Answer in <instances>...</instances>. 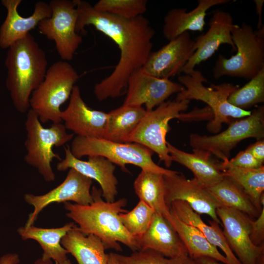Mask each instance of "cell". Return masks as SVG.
I'll return each instance as SVG.
<instances>
[{
    "instance_id": "cell-36",
    "label": "cell",
    "mask_w": 264,
    "mask_h": 264,
    "mask_svg": "<svg viewBox=\"0 0 264 264\" xmlns=\"http://www.w3.org/2000/svg\"><path fill=\"white\" fill-rule=\"evenodd\" d=\"M263 164L245 150L240 152L232 159L226 162H220V167L222 171L224 168L230 166L246 169H254L261 167L264 166Z\"/></svg>"
},
{
    "instance_id": "cell-20",
    "label": "cell",
    "mask_w": 264,
    "mask_h": 264,
    "mask_svg": "<svg viewBox=\"0 0 264 264\" xmlns=\"http://www.w3.org/2000/svg\"><path fill=\"white\" fill-rule=\"evenodd\" d=\"M22 0H2L7 10V16L0 28V47L8 48L14 43L23 38L37 26L43 20L51 17L52 10L49 3L37 1L33 13L28 17L20 15L18 7Z\"/></svg>"
},
{
    "instance_id": "cell-32",
    "label": "cell",
    "mask_w": 264,
    "mask_h": 264,
    "mask_svg": "<svg viewBox=\"0 0 264 264\" xmlns=\"http://www.w3.org/2000/svg\"><path fill=\"white\" fill-rule=\"evenodd\" d=\"M228 102L240 109H249L264 102V67L242 88L232 92Z\"/></svg>"
},
{
    "instance_id": "cell-7",
    "label": "cell",
    "mask_w": 264,
    "mask_h": 264,
    "mask_svg": "<svg viewBox=\"0 0 264 264\" xmlns=\"http://www.w3.org/2000/svg\"><path fill=\"white\" fill-rule=\"evenodd\" d=\"M74 156L80 159L85 156L98 155L119 166L124 172H129L127 164L140 167L141 170L170 175L176 171L162 168L153 160L151 150L135 143H119L104 138L76 136L70 147Z\"/></svg>"
},
{
    "instance_id": "cell-23",
    "label": "cell",
    "mask_w": 264,
    "mask_h": 264,
    "mask_svg": "<svg viewBox=\"0 0 264 264\" xmlns=\"http://www.w3.org/2000/svg\"><path fill=\"white\" fill-rule=\"evenodd\" d=\"M167 146L173 162H176L189 169L203 186L211 187L223 179L224 174L220 162L213 159L210 153L198 149H193V153H187L168 142Z\"/></svg>"
},
{
    "instance_id": "cell-16",
    "label": "cell",
    "mask_w": 264,
    "mask_h": 264,
    "mask_svg": "<svg viewBox=\"0 0 264 264\" xmlns=\"http://www.w3.org/2000/svg\"><path fill=\"white\" fill-rule=\"evenodd\" d=\"M195 51V41L186 32L152 52L142 68L153 76L170 79L182 72Z\"/></svg>"
},
{
    "instance_id": "cell-6",
    "label": "cell",
    "mask_w": 264,
    "mask_h": 264,
    "mask_svg": "<svg viewBox=\"0 0 264 264\" xmlns=\"http://www.w3.org/2000/svg\"><path fill=\"white\" fill-rule=\"evenodd\" d=\"M79 78L77 72L67 61H58L50 66L29 100L30 109L41 123H62L61 107L69 99Z\"/></svg>"
},
{
    "instance_id": "cell-10",
    "label": "cell",
    "mask_w": 264,
    "mask_h": 264,
    "mask_svg": "<svg viewBox=\"0 0 264 264\" xmlns=\"http://www.w3.org/2000/svg\"><path fill=\"white\" fill-rule=\"evenodd\" d=\"M264 107L260 106L250 115L231 123L224 131L213 135H201L192 133L190 144L193 149L203 150L214 154L226 162L229 159L231 150L241 141L255 138L264 139Z\"/></svg>"
},
{
    "instance_id": "cell-2",
    "label": "cell",
    "mask_w": 264,
    "mask_h": 264,
    "mask_svg": "<svg viewBox=\"0 0 264 264\" xmlns=\"http://www.w3.org/2000/svg\"><path fill=\"white\" fill-rule=\"evenodd\" d=\"M91 194L93 201L88 205L64 202L65 208L68 211L66 215L78 225V230L85 235L98 237L105 249L122 251L119 243L121 242L133 252L140 250L136 238L128 232L119 218L120 213L127 212L124 208L127 200L122 198L107 202L102 198L101 190L94 186Z\"/></svg>"
},
{
    "instance_id": "cell-33",
    "label": "cell",
    "mask_w": 264,
    "mask_h": 264,
    "mask_svg": "<svg viewBox=\"0 0 264 264\" xmlns=\"http://www.w3.org/2000/svg\"><path fill=\"white\" fill-rule=\"evenodd\" d=\"M154 213L151 207L139 200L132 210L120 213L119 218L128 232L133 237L137 238L149 228Z\"/></svg>"
},
{
    "instance_id": "cell-9",
    "label": "cell",
    "mask_w": 264,
    "mask_h": 264,
    "mask_svg": "<svg viewBox=\"0 0 264 264\" xmlns=\"http://www.w3.org/2000/svg\"><path fill=\"white\" fill-rule=\"evenodd\" d=\"M190 101L168 100L155 109L147 111L127 143H135L151 150L158 155L160 161L170 167L173 161L170 155L166 140L170 130L169 121L178 119L182 111H186Z\"/></svg>"
},
{
    "instance_id": "cell-13",
    "label": "cell",
    "mask_w": 264,
    "mask_h": 264,
    "mask_svg": "<svg viewBox=\"0 0 264 264\" xmlns=\"http://www.w3.org/2000/svg\"><path fill=\"white\" fill-rule=\"evenodd\" d=\"M184 88L179 83L153 76L141 67L134 71L129 79L123 105L142 107L145 105L146 110L151 111Z\"/></svg>"
},
{
    "instance_id": "cell-25",
    "label": "cell",
    "mask_w": 264,
    "mask_h": 264,
    "mask_svg": "<svg viewBox=\"0 0 264 264\" xmlns=\"http://www.w3.org/2000/svg\"><path fill=\"white\" fill-rule=\"evenodd\" d=\"M170 208L181 221L197 228L210 243L220 249L231 264H242L228 245L219 223L212 220H209L210 225L206 224L200 214L182 200L173 201Z\"/></svg>"
},
{
    "instance_id": "cell-42",
    "label": "cell",
    "mask_w": 264,
    "mask_h": 264,
    "mask_svg": "<svg viewBox=\"0 0 264 264\" xmlns=\"http://www.w3.org/2000/svg\"><path fill=\"white\" fill-rule=\"evenodd\" d=\"M195 261L198 264H223L217 260L207 257H199L195 260Z\"/></svg>"
},
{
    "instance_id": "cell-40",
    "label": "cell",
    "mask_w": 264,
    "mask_h": 264,
    "mask_svg": "<svg viewBox=\"0 0 264 264\" xmlns=\"http://www.w3.org/2000/svg\"><path fill=\"white\" fill-rule=\"evenodd\" d=\"M19 262V256L15 253L6 254L0 258V264H18Z\"/></svg>"
},
{
    "instance_id": "cell-5",
    "label": "cell",
    "mask_w": 264,
    "mask_h": 264,
    "mask_svg": "<svg viewBox=\"0 0 264 264\" xmlns=\"http://www.w3.org/2000/svg\"><path fill=\"white\" fill-rule=\"evenodd\" d=\"M231 35L237 52L229 58L219 55L212 70L213 77L250 80L264 67V26L254 30L244 22L234 24Z\"/></svg>"
},
{
    "instance_id": "cell-3",
    "label": "cell",
    "mask_w": 264,
    "mask_h": 264,
    "mask_svg": "<svg viewBox=\"0 0 264 264\" xmlns=\"http://www.w3.org/2000/svg\"><path fill=\"white\" fill-rule=\"evenodd\" d=\"M6 85L16 110L23 113L30 109L33 91L43 81L47 70L44 50L30 33L14 43L5 59Z\"/></svg>"
},
{
    "instance_id": "cell-31",
    "label": "cell",
    "mask_w": 264,
    "mask_h": 264,
    "mask_svg": "<svg viewBox=\"0 0 264 264\" xmlns=\"http://www.w3.org/2000/svg\"><path fill=\"white\" fill-rule=\"evenodd\" d=\"M224 176L236 182L247 195L256 209L261 212L263 207L260 203L264 191V167L246 169L226 167L222 170Z\"/></svg>"
},
{
    "instance_id": "cell-38",
    "label": "cell",
    "mask_w": 264,
    "mask_h": 264,
    "mask_svg": "<svg viewBox=\"0 0 264 264\" xmlns=\"http://www.w3.org/2000/svg\"><path fill=\"white\" fill-rule=\"evenodd\" d=\"M178 119L183 121L207 120L211 121L214 119V113L212 110L207 106L201 109L195 108L187 113H180Z\"/></svg>"
},
{
    "instance_id": "cell-43",
    "label": "cell",
    "mask_w": 264,
    "mask_h": 264,
    "mask_svg": "<svg viewBox=\"0 0 264 264\" xmlns=\"http://www.w3.org/2000/svg\"><path fill=\"white\" fill-rule=\"evenodd\" d=\"M107 264H120L114 253L111 252L107 254Z\"/></svg>"
},
{
    "instance_id": "cell-18",
    "label": "cell",
    "mask_w": 264,
    "mask_h": 264,
    "mask_svg": "<svg viewBox=\"0 0 264 264\" xmlns=\"http://www.w3.org/2000/svg\"><path fill=\"white\" fill-rule=\"evenodd\" d=\"M234 24L231 13L222 10L214 11L209 20L207 31L194 40L196 51L182 72L189 74L196 66L212 57L222 44H228L232 50H235L231 35Z\"/></svg>"
},
{
    "instance_id": "cell-22",
    "label": "cell",
    "mask_w": 264,
    "mask_h": 264,
    "mask_svg": "<svg viewBox=\"0 0 264 264\" xmlns=\"http://www.w3.org/2000/svg\"><path fill=\"white\" fill-rule=\"evenodd\" d=\"M229 0H198L196 7L189 12L186 8H173L164 18L163 35L169 41L188 31L202 32L205 25L207 11L211 7L227 3Z\"/></svg>"
},
{
    "instance_id": "cell-8",
    "label": "cell",
    "mask_w": 264,
    "mask_h": 264,
    "mask_svg": "<svg viewBox=\"0 0 264 264\" xmlns=\"http://www.w3.org/2000/svg\"><path fill=\"white\" fill-rule=\"evenodd\" d=\"M27 137L24 142L27 151L24 160L37 169L44 179L51 182L55 176L51 163L54 158L62 160L53 148L62 146L71 140L73 134L68 133L62 123H53L47 128L43 126L38 115L30 109L25 122Z\"/></svg>"
},
{
    "instance_id": "cell-17",
    "label": "cell",
    "mask_w": 264,
    "mask_h": 264,
    "mask_svg": "<svg viewBox=\"0 0 264 264\" xmlns=\"http://www.w3.org/2000/svg\"><path fill=\"white\" fill-rule=\"evenodd\" d=\"M108 118V113L87 106L77 85L73 87L67 107L61 112L66 129L85 137L103 138Z\"/></svg>"
},
{
    "instance_id": "cell-30",
    "label": "cell",
    "mask_w": 264,
    "mask_h": 264,
    "mask_svg": "<svg viewBox=\"0 0 264 264\" xmlns=\"http://www.w3.org/2000/svg\"><path fill=\"white\" fill-rule=\"evenodd\" d=\"M206 188L217 201L220 207L233 208L249 217H258L261 213L254 206L245 192L227 176L224 175L220 182Z\"/></svg>"
},
{
    "instance_id": "cell-27",
    "label": "cell",
    "mask_w": 264,
    "mask_h": 264,
    "mask_svg": "<svg viewBox=\"0 0 264 264\" xmlns=\"http://www.w3.org/2000/svg\"><path fill=\"white\" fill-rule=\"evenodd\" d=\"M76 225L71 222L61 227L43 228L30 226L21 227L18 232L23 240L33 239L39 242L42 249L44 260H53L61 264L67 259L68 252L61 243L62 239Z\"/></svg>"
},
{
    "instance_id": "cell-12",
    "label": "cell",
    "mask_w": 264,
    "mask_h": 264,
    "mask_svg": "<svg viewBox=\"0 0 264 264\" xmlns=\"http://www.w3.org/2000/svg\"><path fill=\"white\" fill-rule=\"evenodd\" d=\"M217 215L223 226L227 243L242 264H259L264 259V245L256 246L250 238L251 220L233 208L220 207Z\"/></svg>"
},
{
    "instance_id": "cell-1",
    "label": "cell",
    "mask_w": 264,
    "mask_h": 264,
    "mask_svg": "<svg viewBox=\"0 0 264 264\" xmlns=\"http://www.w3.org/2000/svg\"><path fill=\"white\" fill-rule=\"evenodd\" d=\"M74 1L78 11L77 32H84L86 26L92 25L111 39L120 50V58L113 71L95 85L96 98L102 101L122 96L126 92L131 75L142 67L152 52L154 28L143 15L125 19L99 12L87 1Z\"/></svg>"
},
{
    "instance_id": "cell-14",
    "label": "cell",
    "mask_w": 264,
    "mask_h": 264,
    "mask_svg": "<svg viewBox=\"0 0 264 264\" xmlns=\"http://www.w3.org/2000/svg\"><path fill=\"white\" fill-rule=\"evenodd\" d=\"M92 179L80 174L73 169H69L64 181L47 193L35 196L30 194L24 195V199L34 207V211L29 215L25 225H33L39 213L48 205L54 202L72 201L79 205H88L93 201L90 192Z\"/></svg>"
},
{
    "instance_id": "cell-35",
    "label": "cell",
    "mask_w": 264,
    "mask_h": 264,
    "mask_svg": "<svg viewBox=\"0 0 264 264\" xmlns=\"http://www.w3.org/2000/svg\"><path fill=\"white\" fill-rule=\"evenodd\" d=\"M147 2L146 0H100L93 7L99 12L132 19L143 15Z\"/></svg>"
},
{
    "instance_id": "cell-21",
    "label": "cell",
    "mask_w": 264,
    "mask_h": 264,
    "mask_svg": "<svg viewBox=\"0 0 264 264\" xmlns=\"http://www.w3.org/2000/svg\"><path fill=\"white\" fill-rule=\"evenodd\" d=\"M135 238L140 249H152L168 258L188 255L176 230L160 214L155 212L146 232Z\"/></svg>"
},
{
    "instance_id": "cell-24",
    "label": "cell",
    "mask_w": 264,
    "mask_h": 264,
    "mask_svg": "<svg viewBox=\"0 0 264 264\" xmlns=\"http://www.w3.org/2000/svg\"><path fill=\"white\" fill-rule=\"evenodd\" d=\"M172 225L187 249L188 256L195 260L201 257L213 258L223 264H231L224 255L205 238L196 227L181 221L171 208L163 216Z\"/></svg>"
},
{
    "instance_id": "cell-19",
    "label": "cell",
    "mask_w": 264,
    "mask_h": 264,
    "mask_svg": "<svg viewBox=\"0 0 264 264\" xmlns=\"http://www.w3.org/2000/svg\"><path fill=\"white\" fill-rule=\"evenodd\" d=\"M65 156L57 164L58 171L73 169L83 175L94 179L100 184L102 196L107 202L115 201L118 194V180L114 175L115 166L106 158L98 155L88 156L87 161L76 158L72 154L70 147L64 148Z\"/></svg>"
},
{
    "instance_id": "cell-4",
    "label": "cell",
    "mask_w": 264,
    "mask_h": 264,
    "mask_svg": "<svg viewBox=\"0 0 264 264\" xmlns=\"http://www.w3.org/2000/svg\"><path fill=\"white\" fill-rule=\"evenodd\" d=\"M178 81L184 88L177 94L175 100L201 101L213 111L214 119L206 126L210 132L218 133L220 132L223 123L230 124L232 119H241L251 113V111L240 109L228 101L229 96L239 88L238 86L223 83L212 84L210 87H206L203 83H207L208 80L200 71L195 69L188 74L179 76Z\"/></svg>"
},
{
    "instance_id": "cell-45",
    "label": "cell",
    "mask_w": 264,
    "mask_h": 264,
    "mask_svg": "<svg viewBox=\"0 0 264 264\" xmlns=\"http://www.w3.org/2000/svg\"><path fill=\"white\" fill-rule=\"evenodd\" d=\"M55 264H57L55 263ZM61 264H72L71 263L70 261L67 259L66 260L65 262H64Z\"/></svg>"
},
{
    "instance_id": "cell-11",
    "label": "cell",
    "mask_w": 264,
    "mask_h": 264,
    "mask_svg": "<svg viewBox=\"0 0 264 264\" xmlns=\"http://www.w3.org/2000/svg\"><path fill=\"white\" fill-rule=\"evenodd\" d=\"M52 14L40 22V32L54 42L62 60H71L83 39L76 29L78 11L73 0H52L49 3Z\"/></svg>"
},
{
    "instance_id": "cell-15",
    "label": "cell",
    "mask_w": 264,
    "mask_h": 264,
    "mask_svg": "<svg viewBox=\"0 0 264 264\" xmlns=\"http://www.w3.org/2000/svg\"><path fill=\"white\" fill-rule=\"evenodd\" d=\"M164 179L165 200L169 208L173 201L182 200L197 213L207 215L212 220L221 223L216 213L217 208L220 207L219 204L207 188L195 177L188 179L183 174L175 171L170 175H164Z\"/></svg>"
},
{
    "instance_id": "cell-28",
    "label": "cell",
    "mask_w": 264,
    "mask_h": 264,
    "mask_svg": "<svg viewBox=\"0 0 264 264\" xmlns=\"http://www.w3.org/2000/svg\"><path fill=\"white\" fill-rule=\"evenodd\" d=\"M142 107L125 106L108 112V118L103 138L119 143H127L146 113Z\"/></svg>"
},
{
    "instance_id": "cell-37",
    "label": "cell",
    "mask_w": 264,
    "mask_h": 264,
    "mask_svg": "<svg viewBox=\"0 0 264 264\" xmlns=\"http://www.w3.org/2000/svg\"><path fill=\"white\" fill-rule=\"evenodd\" d=\"M250 238L256 246L264 245V207L257 219L251 221Z\"/></svg>"
},
{
    "instance_id": "cell-26",
    "label": "cell",
    "mask_w": 264,
    "mask_h": 264,
    "mask_svg": "<svg viewBox=\"0 0 264 264\" xmlns=\"http://www.w3.org/2000/svg\"><path fill=\"white\" fill-rule=\"evenodd\" d=\"M61 243L78 264H107V254L102 241L94 235H84L76 225L67 232Z\"/></svg>"
},
{
    "instance_id": "cell-39",
    "label": "cell",
    "mask_w": 264,
    "mask_h": 264,
    "mask_svg": "<svg viewBox=\"0 0 264 264\" xmlns=\"http://www.w3.org/2000/svg\"><path fill=\"white\" fill-rule=\"evenodd\" d=\"M255 158L261 162H264V140L261 139L250 145L246 149Z\"/></svg>"
},
{
    "instance_id": "cell-44",
    "label": "cell",
    "mask_w": 264,
    "mask_h": 264,
    "mask_svg": "<svg viewBox=\"0 0 264 264\" xmlns=\"http://www.w3.org/2000/svg\"><path fill=\"white\" fill-rule=\"evenodd\" d=\"M34 264H53L51 260H44L42 258L37 260Z\"/></svg>"
},
{
    "instance_id": "cell-34",
    "label": "cell",
    "mask_w": 264,
    "mask_h": 264,
    "mask_svg": "<svg viewBox=\"0 0 264 264\" xmlns=\"http://www.w3.org/2000/svg\"><path fill=\"white\" fill-rule=\"evenodd\" d=\"M115 255L120 264H198L188 255L168 258L150 249H140L129 256Z\"/></svg>"
},
{
    "instance_id": "cell-29",
    "label": "cell",
    "mask_w": 264,
    "mask_h": 264,
    "mask_svg": "<svg viewBox=\"0 0 264 264\" xmlns=\"http://www.w3.org/2000/svg\"><path fill=\"white\" fill-rule=\"evenodd\" d=\"M133 187L140 200L149 205L155 213L164 216L169 212L165 200L163 174L141 170L134 180Z\"/></svg>"
},
{
    "instance_id": "cell-41",
    "label": "cell",
    "mask_w": 264,
    "mask_h": 264,
    "mask_svg": "<svg viewBox=\"0 0 264 264\" xmlns=\"http://www.w3.org/2000/svg\"><path fill=\"white\" fill-rule=\"evenodd\" d=\"M254 2L255 3L256 13L258 16V22L257 28V29H258L264 26L262 23V15L264 0H254Z\"/></svg>"
}]
</instances>
